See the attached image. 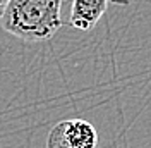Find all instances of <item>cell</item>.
<instances>
[{"instance_id": "3957f363", "label": "cell", "mask_w": 151, "mask_h": 148, "mask_svg": "<svg viewBox=\"0 0 151 148\" xmlns=\"http://www.w3.org/2000/svg\"><path fill=\"white\" fill-rule=\"evenodd\" d=\"M64 131L70 148H96L98 133L84 119H64Z\"/></svg>"}, {"instance_id": "277c9868", "label": "cell", "mask_w": 151, "mask_h": 148, "mask_svg": "<svg viewBox=\"0 0 151 148\" xmlns=\"http://www.w3.org/2000/svg\"><path fill=\"white\" fill-rule=\"evenodd\" d=\"M47 148H70L64 131V120H60L50 129L47 138Z\"/></svg>"}, {"instance_id": "5b68a950", "label": "cell", "mask_w": 151, "mask_h": 148, "mask_svg": "<svg viewBox=\"0 0 151 148\" xmlns=\"http://www.w3.org/2000/svg\"><path fill=\"white\" fill-rule=\"evenodd\" d=\"M7 4H9V0H0V17H2V14H4L5 7H7Z\"/></svg>"}, {"instance_id": "6da1fadb", "label": "cell", "mask_w": 151, "mask_h": 148, "mask_svg": "<svg viewBox=\"0 0 151 148\" xmlns=\"http://www.w3.org/2000/svg\"><path fill=\"white\" fill-rule=\"evenodd\" d=\"M62 0H9L0 24L26 41L50 40L62 26Z\"/></svg>"}, {"instance_id": "7a4b0ae2", "label": "cell", "mask_w": 151, "mask_h": 148, "mask_svg": "<svg viewBox=\"0 0 151 148\" xmlns=\"http://www.w3.org/2000/svg\"><path fill=\"white\" fill-rule=\"evenodd\" d=\"M108 7V0H72L70 24L81 31H89L96 26Z\"/></svg>"}]
</instances>
